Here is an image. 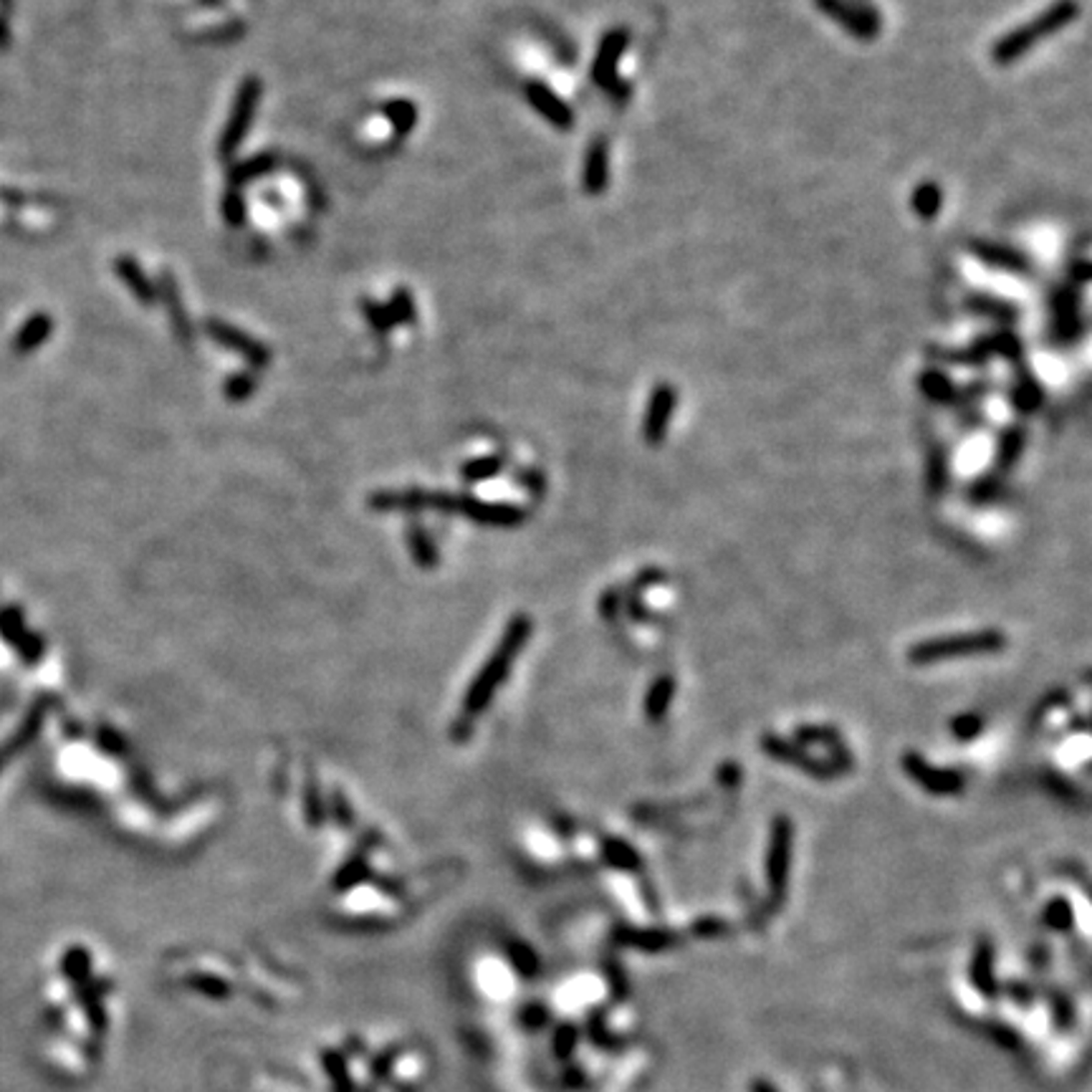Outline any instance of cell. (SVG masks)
Segmentation results:
<instances>
[{
	"instance_id": "obj_8",
	"label": "cell",
	"mask_w": 1092,
	"mask_h": 1092,
	"mask_svg": "<svg viewBox=\"0 0 1092 1092\" xmlns=\"http://www.w3.org/2000/svg\"><path fill=\"white\" fill-rule=\"evenodd\" d=\"M901 767L906 772V777H911L923 792L933 794V797H956L966 787L964 774H959L956 769L936 767V764L926 762L918 752L903 754Z\"/></svg>"
},
{
	"instance_id": "obj_37",
	"label": "cell",
	"mask_w": 1092,
	"mask_h": 1092,
	"mask_svg": "<svg viewBox=\"0 0 1092 1092\" xmlns=\"http://www.w3.org/2000/svg\"><path fill=\"white\" fill-rule=\"evenodd\" d=\"M498 463H501L498 458L475 460V463L468 468V475L470 478H485V475H493L495 470H498Z\"/></svg>"
},
{
	"instance_id": "obj_34",
	"label": "cell",
	"mask_w": 1092,
	"mask_h": 1092,
	"mask_svg": "<svg viewBox=\"0 0 1092 1092\" xmlns=\"http://www.w3.org/2000/svg\"><path fill=\"white\" fill-rule=\"evenodd\" d=\"M223 215H225V220H228L230 225H240V223H243V218H245V205H243V197H240L235 190H230L228 195H225Z\"/></svg>"
},
{
	"instance_id": "obj_35",
	"label": "cell",
	"mask_w": 1092,
	"mask_h": 1092,
	"mask_svg": "<svg viewBox=\"0 0 1092 1092\" xmlns=\"http://www.w3.org/2000/svg\"><path fill=\"white\" fill-rule=\"evenodd\" d=\"M1047 787H1050V792H1055L1057 797H1062V800H1075L1077 792H1075V784L1067 782L1065 777H1060V774H1047L1045 777Z\"/></svg>"
},
{
	"instance_id": "obj_16",
	"label": "cell",
	"mask_w": 1092,
	"mask_h": 1092,
	"mask_svg": "<svg viewBox=\"0 0 1092 1092\" xmlns=\"http://www.w3.org/2000/svg\"><path fill=\"white\" fill-rule=\"evenodd\" d=\"M610 185V144L605 137H598L587 147L585 165H582V190L598 197Z\"/></svg>"
},
{
	"instance_id": "obj_19",
	"label": "cell",
	"mask_w": 1092,
	"mask_h": 1092,
	"mask_svg": "<svg viewBox=\"0 0 1092 1092\" xmlns=\"http://www.w3.org/2000/svg\"><path fill=\"white\" fill-rule=\"evenodd\" d=\"M1009 400H1012L1014 410H1019L1022 415H1029V412L1042 407V402H1045V389H1042L1039 379L1034 377V372L1019 367L1017 382H1014L1012 392H1009Z\"/></svg>"
},
{
	"instance_id": "obj_28",
	"label": "cell",
	"mask_w": 1092,
	"mask_h": 1092,
	"mask_svg": "<svg viewBox=\"0 0 1092 1092\" xmlns=\"http://www.w3.org/2000/svg\"><path fill=\"white\" fill-rule=\"evenodd\" d=\"M273 170V157L271 155H261V157H253V160L243 162V165L233 167L230 170V182L233 185H243V182H251L253 177L258 175H266V172Z\"/></svg>"
},
{
	"instance_id": "obj_21",
	"label": "cell",
	"mask_w": 1092,
	"mask_h": 1092,
	"mask_svg": "<svg viewBox=\"0 0 1092 1092\" xmlns=\"http://www.w3.org/2000/svg\"><path fill=\"white\" fill-rule=\"evenodd\" d=\"M114 268H117L119 276L127 281L129 291H132L139 301H144V304H152V301H155V286L150 283V278L144 276V271L139 268V263L134 261V258L129 256L117 258V266Z\"/></svg>"
},
{
	"instance_id": "obj_11",
	"label": "cell",
	"mask_w": 1092,
	"mask_h": 1092,
	"mask_svg": "<svg viewBox=\"0 0 1092 1092\" xmlns=\"http://www.w3.org/2000/svg\"><path fill=\"white\" fill-rule=\"evenodd\" d=\"M969 253L979 263H984L991 271L1012 273V276H1032L1034 273V261L1022 251V248H1014V245L997 243V240H984L974 238L969 240Z\"/></svg>"
},
{
	"instance_id": "obj_25",
	"label": "cell",
	"mask_w": 1092,
	"mask_h": 1092,
	"mask_svg": "<svg viewBox=\"0 0 1092 1092\" xmlns=\"http://www.w3.org/2000/svg\"><path fill=\"white\" fill-rule=\"evenodd\" d=\"M943 208V190L936 182H921V185L913 190V210H916L918 218L933 220Z\"/></svg>"
},
{
	"instance_id": "obj_22",
	"label": "cell",
	"mask_w": 1092,
	"mask_h": 1092,
	"mask_svg": "<svg viewBox=\"0 0 1092 1092\" xmlns=\"http://www.w3.org/2000/svg\"><path fill=\"white\" fill-rule=\"evenodd\" d=\"M949 485V455L941 442H933L928 448V465H926V488L931 495H941Z\"/></svg>"
},
{
	"instance_id": "obj_36",
	"label": "cell",
	"mask_w": 1092,
	"mask_h": 1092,
	"mask_svg": "<svg viewBox=\"0 0 1092 1092\" xmlns=\"http://www.w3.org/2000/svg\"><path fill=\"white\" fill-rule=\"evenodd\" d=\"M1065 701H1067V693H1065V691L1050 693V696H1047V699L1037 706V711H1034V714H1032V721H1042L1047 714H1050V711H1055L1057 706L1065 704Z\"/></svg>"
},
{
	"instance_id": "obj_20",
	"label": "cell",
	"mask_w": 1092,
	"mask_h": 1092,
	"mask_svg": "<svg viewBox=\"0 0 1092 1092\" xmlns=\"http://www.w3.org/2000/svg\"><path fill=\"white\" fill-rule=\"evenodd\" d=\"M1024 448H1027V430L1022 425H1009L1007 430L999 437L997 448V473H1007L1017 465V460L1022 458Z\"/></svg>"
},
{
	"instance_id": "obj_7",
	"label": "cell",
	"mask_w": 1092,
	"mask_h": 1092,
	"mask_svg": "<svg viewBox=\"0 0 1092 1092\" xmlns=\"http://www.w3.org/2000/svg\"><path fill=\"white\" fill-rule=\"evenodd\" d=\"M989 357H1004L1009 362H1017L1022 357V339L1012 329H1002L994 331V334L981 336V339H976L966 349H954V352L941 354L943 362H956L961 367H979Z\"/></svg>"
},
{
	"instance_id": "obj_14",
	"label": "cell",
	"mask_w": 1092,
	"mask_h": 1092,
	"mask_svg": "<svg viewBox=\"0 0 1092 1092\" xmlns=\"http://www.w3.org/2000/svg\"><path fill=\"white\" fill-rule=\"evenodd\" d=\"M1050 304H1052L1050 314H1052V331H1055V339L1075 341L1077 336L1085 331L1075 291H1072V288H1060V291H1055Z\"/></svg>"
},
{
	"instance_id": "obj_26",
	"label": "cell",
	"mask_w": 1092,
	"mask_h": 1092,
	"mask_svg": "<svg viewBox=\"0 0 1092 1092\" xmlns=\"http://www.w3.org/2000/svg\"><path fill=\"white\" fill-rule=\"evenodd\" d=\"M794 744L800 747H835L842 744V736L835 726H797L794 731Z\"/></svg>"
},
{
	"instance_id": "obj_4",
	"label": "cell",
	"mask_w": 1092,
	"mask_h": 1092,
	"mask_svg": "<svg viewBox=\"0 0 1092 1092\" xmlns=\"http://www.w3.org/2000/svg\"><path fill=\"white\" fill-rule=\"evenodd\" d=\"M794 858V822L787 815H777L769 827L767 848V883L772 896L782 901L787 893L789 870Z\"/></svg>"
},
{
	"instance_id": "obj_29",
	"label": "cell",
	"mask_w": 1092,
	"mask_h": 1092,
	"mask_svg": "<svg viewBox=\"0 0 1092 1092\" xmlns=\"http://www.w3.org/2000/svg\"><path fill=\"white\" fill-rule=\"evenodd\" d=\"M999 490H1002V475L997 470H989V473L979 475V478L971 483L969 498L976 503H989L991 498H997Z\"/></svg>"
},
{
	"instance_id": "obj_3",
	"label": "cell",
	"mask_w": 1092,
	"mask_h": 1092,
	"mask_svg": "<svg viewBox=\"0 0 1092 1092\" xmlns=\"http://www.w3.org/2000/svg\"><path fill=\"white\" fill-rule=\"evenodd\" d=\"M528 635H531V623H528V618H516L511 625H508L506 635H503V643L498 645V651H495V656L490 658L488 668L480 673L473 691H470V699H468L470 711H478L480 706L493 696L498 683L506 678L513 658H516L518 651H521V645L528 640Z\"/></svg>"
},
{
	"instance_id": "obj_32",
	"label": "cell",
	"mask_w": 1092,
	"mask_h": 1092,
	"mask_svg": "<svg viewBox=\"0 0 1092 1092\" xmlns=\"http://www.w3.org/2000/svg\"><path fill=\"white\" fill-rule=\"evenodd\" d=\"M1047 923L1055 928H1067L1072 923V911H1070V903L1065 901V898H1055V901L1047 906V913H1045Z\"/></svg>"
},
{
	"instance_id": "obj_38",
	"label": "cell",
	"mask_w": 1092,
	"mask_h": 1092,
	"mask_svg": "<svg viewBox=\"0 0 1092 1092\" xmlns=\"http://www.w3.org/2000/svg\"><path fill=\"white\" fill-rule=\"evenodd\" d=\"M618 610H620V595H618V590L605 592L603 600H600V613H603V618H610V620H613L615 615H618Z\"/></svg>"
},
{
	"instance_id": "obj_13",
	"label": "cell",
	"mask_w": 1092,
	"mask_h": 1092,
	"mask_svg": "<svg viewBox=\"0 0 1092 1092\" xmlns=\"http://www.w3.org/2000/svg\"><path fill=\"white\" fill-rule=\"evenodd\" d=\"M523 94H526V102L531 104V107L536 109V112L541 114V117L547 119V122H550L555 129L570 132V129L575 127V112H572L570 104H567L565 99L552 89V86L541 84V81H528V84L523 86Z\"/></svg>"
},
{
	"instance_id": "obj_9",
	"label": "cell",
	"mask_w": 1092,
	"mask_h": 1092,
	"mask_svg": "<svg viewBox=\"0 0 1092 1092\" xmlns=\"http://www.w3.org/2000/svg\"><path fill=\"white\" fill-rule=\"evenodd\" d=\"M815 8L822 16L830 18L832 23L842 28L850 36L860 38V41H875L880 36V13H870L865 8L855 6L850 0H815Z\"/></svg>"
},
{
	"instance_id": "obj_1",
	"label": "cell",
	"mask_w": 1092,
	"mask_h": 1092,
	"mask_svg": "<svg viewBox=\"0 0 1092 1092\" xmlns=\"http://www.w3.org/2000/svg\"><path fill=\"white\" fill-rule=\"evenodd\" d=\"M1080 16V3L1077 0H1057L1050 8L1034 16L1032 21L1022 23V26L1012 28L1009 33H1004L994 46H991V59L999 66H1009L1014 61L1022 59L1027 51H1032L1042 38L1055 36L1062 28H1067L1070 23L1077 21Z\"/></svg>"
},
{
	"instance_id": "obj_18",
	"label": "cell",
	"mask_w": 1092,
	"mask_h": 1092,
	"mask_svg": "<svg viewBox=\"0 0 1092 1092\" xmlns=\"http://www.w3.org/2000/svg\"><path fill=\"white\" fill-rule=\"evenodd\" d=\"M673 701H676V678L658 676L656 681L651 683V688H648V693H645V701H643L645 719L653 721V724L663 721L668 716V711H671Z\"/></svg>"
},
{
	"instance_id": "obj_15",
	"label": "cell",
	"mask_w": 1092,
	"mask_h": 1092,
	"mask_svg": "<svg viewBox=\"0 0 1092 1092\" xmlns=\"http://www.w3.org/2000/svg\"><path fill=\"white\" fill-rule=\"evenodd\" d=\"M205 331H208V334L213 336L218 344H223V346H228V349H233V352L243 354V357L248 359L253 367H266V364H268V357H271V354H268L266 346L258 344L256 339H251V336L243 334V331L235 329V326L223 324V321L213 319V321H208V324H205Z\"/></svg>"
},
{
	"instance_id": "obj_5",
	"label": "cell",
	"mask_w": 1092,
	"mask_h": 1092,
	"mask_svg": "<svg viewBox=\"0 0 1092 1092\" xmlns=\"http://www.w3.org/2000/svg\"><path fill=\"white\" fill-rule=\"evenodd\" d=\"M759 747H762V752L767 754L769 759H774V762L792 764V767L800 769L802 774H807V777L812 779H820V782H830V779L840 777V769H837L830 759L812 757L805 747H800V744H794V741L784 739V736L779 734H764L762 739H759Z\"/></svg>"
},
{
	"instance_id": "obj_10",
	"label": "cell",
	"mask_w": 1092,
	"mask_h": 1092,
	"mask_svg": "<svg viewBox=\"0 0 1092 1092\" xmlns=\"http://www.w3.org/2000/svg\"><path fill=\"white\" fill-rule=\"evenodd\" d=\"M676 407H678V389L673 387L671 382L656 384V389L651 392V400H648V405H645L643 425H640L643 440L648 442V445L656 448V445H661V442L666 440L668 430H671L673 415H676Z\"/></svg>"
},
{
	"instance_id": "obj_23",
	"label": "cell",
	"mask_w": 1092,
	"mask_h": 1092,
	"mask_svg": "<svg viewBox=\"0 0 1092 1092\" xmlns=\"http://www.w3.org/2000/svg\"><path fill=\"white\" fill-rule=\"evenodd\" d=\"M918 384H921V392L933 402H951L959 394V389L954 387L949 374L941 372V369H926L921 374V379H918Z\"/></svg>"
},
{
	"instance_id": "obj_12",
	"label": "cell",
	"mask_w": 1092,
	"mask_h": 1092,
	"mask_svg": "<svg viewBox=\"0 0 1092 1092\" xmlns=\"http://www.w3.org/2000/svg\"><path fill=\"white\" fill-rule=\"evenodd\" d=\"M630 46V33L625 28H613L603 36L598 46V54H595V64H592V81L600 86V89L618 91L623 89V81L618 76L620 59H623L625 48Z\"/></svg>"
},
{
	"instance_id": "obj_31",
	"label": "cell",
	"mask_w": 1092,
	"mask_h": 1092,
	"mask_svg": "<svg viewBox=\"0 0 1092 1092\" xmlns=\"http://www.w3.org/2000/svg\"><path fill=\"white\" fill-rule=\"evenodd\" d=\"M949 729H951V734H954L959 741H974L976 736L984 731V719H981L979 714H971V711H969V714L954 716V719H951V724H949Z\"/></svg>"
},
{
	"instance_id": "obj_2",
	"label": "cell",
	"mask_w": 1092,
	"mask_h": 1092,
	"mask_svg": "<svg viewBox=\"0 0 1092 1092\" xmlns=\"http://www.w3.org/2000/svg\"><path fill=\"white\" fill-rule=\"evenodd\" d=\"M1007 648V635L997 628L974 630V633L938 635V638L921 640L908 648V663L913 666H931L943 661H961V658L997 656Z\"/></svg>"
},
{
	"instance_id": "obj_17",
	"label": "cell",
	"mask_w": 1092,
	"mask_h": 1092,
	"mask_svg": "<svg viewBox=\"0 0 1092 1092\" xmlns=\"http://www.w3.org/2000/svg\"><path fill=\"white\" fill-rule=\"evenodd\" d=\"M966 309L974 311V314L986 316V319H994L999 324H1014V321L1022 316L1017 301L1002 299V296H989V293H971L966 299Z\"/></svg>"
},
{
	"instance_id": "obj_27",
	"label": "cell",
	"mask_w": 1092,
	"mask_h": 1092,
	"mask_svg": "<svg viewBox=\"0 0 1092 1092\" xmlns=\"http://www.w3.org/2000/svg\"><path fill=\"white\" fill-rule=\"evenodd\" d=\"M382 114L389 119V124H392L397 134H407L417 122L415 104L407 102V99H392L389 104H384Z\"/></svg>"
},
{
	"instance_id": "obj_33",
	"label": "cell",
	"mask_w": 1092,
	"mask_h": 1092,
	"mask_svg": "<svg viewBox=\"0 0 1092 1092\" xmlns=\"http://www.w3.org/2000/svg\"><path fill=\"white\" fill-rule=\"evenodd\" d=\"M362 311L364 316L369 319V324L374 326L377 331H387L389 326H392V319H389V311L384 304H374V301H362Z\"/></svg>"
},
{
	"instance_id": "obj_6",
	"label": "cell",
	"mask_w": 1092,
	"mask_h": 1092,
	"mask_svg": "<svg viewBox=\"0 0 1092 1092\" xmlns=\"http://www.w3.org/2000/svg\"><path fill=\"white\" fill-rule=\"evenodd\" d=\"M258 99H261V81H258L256 76H248V79L240 84L238 94H235V104L233 109H230V119L228 124H225L223 134H220L218 152L220 157H225V160L235 155V150H238L243 137L248 134V129H251Z\"/></svg>"
},
{
	"instance_id": "obj_30",
	"label": "cell",
	"mask_w": 1092,
	"mask_h": 1092,
	"mask_svg": "<svg viewBox=\"0 0 1092 1092\" xmlns=\"http://www.w3.org/2000/svg\"><path fill=\"white\" fill-rule=\"evenodd\" d=\"M384 306H387L392 324H410V321L415 319V304H412L410 291H405V288H397V291L392 293L389 304Z\"/></svg>"
},
{
	"instance_id": "obj_41",
	"label": "cell",
	"mask_w": 1092,
	"mask_h": 1092,
	"mask_svg": "<svg viewBox=\"0 0 1092 1092\" xmlns=\"http://www.w3.org/2000/svg\"><path fill=\"white\" fill-rule=\"evenodd\" d=\"M850 3H855V6L865 8V11H870V13H880V11H878V8H875V3H873V0H850Z\"/></svg>"
},
{
	"instance_id": "obj_39",
	"label": "cell",
	"mask_w": 1092,
	"mask_h": 1092,
	"mask_svg": "<svg viewBox=\"0 0 1092 1092\" xmlns=\"http://www.w3.org/2000/svg\"><path fill=\"white\" fill-rule=\"evenodd\" d=\"M253 389V379L248 374H238L228 382V394L230 397H245V394Z\"/></svg>"
},
{
	"instance_id": "obj_40",
	"label": "cell",
	"mask_w": 1092,
	"mask_h": 1092,
	"mask_svg": "<svg viewBox=\"0 0 1092 1092\" xmlns=\"http://www.w3.org/2000/svg\"><path fill=\"white\" fill-rule=\"evenodd\" d=\"M741 779V769L739 764H724V767L719 769V782L724 784V787H736Z\"/></svg>"
},
{
	"instance_id": "obj_24",
	"label": "cell",
	"mask_w": 1092,
	"mask_h": 1092,
	"mask_svg": "<svg viewBox=\"0 0 1092 1092\" xmlns=\"http://www.w3.org/2000/svg\"><path fill=\"white\" fill-rule=\"evenodd\" d=\"M603 855L610 865L620 870H638L643 865L638 850L630 845V842L620 840V837H605L603 840Z\"/></svg>"
}]
</instances>
